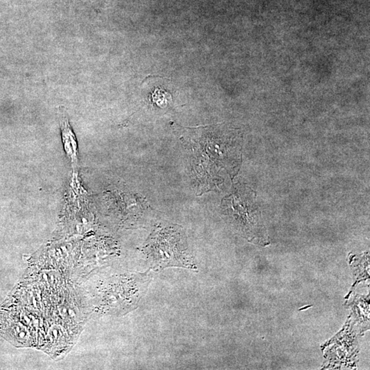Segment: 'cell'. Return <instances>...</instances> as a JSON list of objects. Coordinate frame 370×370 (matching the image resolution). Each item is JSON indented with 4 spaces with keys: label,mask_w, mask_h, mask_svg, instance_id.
Listing matches in <instances>:
<instances>
[{
    "label": "cell",
    "mask_w": 370,
    "mask_h": 370,
    "mask_svg": "<svg viewBox=\"0 0 370 370\" xmlns=\"http://www.w3.org/2000/svg\"><path fill=\"white\" fill-rule=\"evenodd\" d=\"M62 140L65 153L71 160L73 166L75 167L77 164V144L75 134L68 117H63L60 120Z\"/></svg>",
    "instance_id": "cell-1"
},
{
    "label": "cell",
    "mask_w": 370,
    "mask_h": 370,
    "mask_svg": "<svg viewBox=\"0 0 370 370\" xmlns=\"http://www.w3.org/2000/svg\"><path fill=\"white\" fill-rule=\"evenodd\" d=\"M151 98L153 103L159 107H165L172 100V96L170 93L161 88H156L154 92L151 93Z\"/></svg>",
    "instance_id": "cell-2"
}]
</instances>
